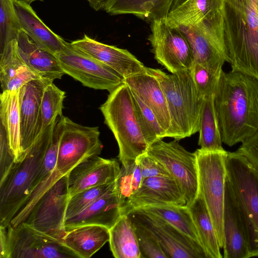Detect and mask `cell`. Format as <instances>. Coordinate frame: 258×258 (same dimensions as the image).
<instances>
[{
    "instance_id": "60d3db41",
    "label": "cell",
    "mask_w": 258,
    "mask_h": 258,
    "mask_svg": "<svg viewBox=\"0 0 258 258\" xmlns=\"http://www.w3.org/2000/svg\"><path fill=\"white\" fill-rule=\"evenodd\" d=\"M136 162L139 166L143 179L158 176H171L165 166L147 152L140 155Z\"/></svg>"
},
{
    "instance_id": "b9f144b4",
    "label": "cell",
    "mask_w": 258,
    "mask_h": 258,
    "mask_svg": "<svg viewBox=\"0 0 258 258\" xmlns=\"http://www.w3.org/2000/svg\"><path fill=\"white\" fill-rule=\"evenodd\" d=\"M15 158L9 147L5 131L0 125V181L9 173L14 164Z\"/></svg>"
},
{
    "instance_id": "e0dca14e",
    "label": "cell",
    "mask_w": 258,
    "mask_h": 258,
    "mask_svg": "<svg viewBox=\"0 0 258 258\" xmlns=\"http://www.w3.org/2000/svg\"><path fill=\"white\" fill-rule=\"evenodd\" d=\"M70 43L75 48L109 66L124 79L146 71L144 64L127 50L100 42L86 34Z\"/></svg>"
},
{
    "instance_id": "f546056e",
    "label": "cell",
    "mask_w": 258,
    "mask_h": 258,
    "mask_svg": "<svg viewBox=\"0 0 258 258\" xmlns=\"http://www.w3.org/2000/svg\"><path fill=\"white\" fill-rule=\"evenodd\" d=\"M187 206L208 258L222 257L211 216L200 192L198 191L195 199Z\"/></svg>"
},
{
    "instance_id": "484cf974",
    "label": "cell",
    "mask_w": 258,
    "mask_h": 258,
    "mask_svg": "<svg viewBox=\"0 0 258 258\" xmlns=\"http://www.w3.org/2000/svg\"><path fill=\"white\" fill-rule=\"evenodd\" d=\"M0 52L2 91L18 90L28 82L40 79L22 59L18 50L17 39L8 42Z\"/></svg>"
},
{
    "instance_id": "d4e9b609",
    "label": "cell",
    "mask_w": 258,
    "mask_h": 258,
    "mask_svg": "<svg viewBox=\"0 0 258 258\" xmlns=\"http://www.w3.org/2000/svg\"><path fill=\"white\" fill-rule=\"evenodd\" d=\"M18 48L29 69L40 79L53 82L64 74L55 55L34 43L23 30L17 39Z\"/></svg>"
},
{
    "instance_id": "8d00e7d4",
    "label": "cell",
    "mask_w": 258,
    "mask_h": 258,
    "mask_svg": "<svg viewBox=\"0 0 258 258\" xmlns=\"http://www.w3.org/2000/svg\"><path fill=\"white\" fill-rule=\"evenodd\" d=\"M132 93L143 135L150 146L157 139L165 138L166 133L153 112L135 94Z\"/></svg>"
},
{
    "instance_id": "ffe728a7",
    "label": "cell",
    "mask_w": 258,
    "mask_h": 258,
    "mask_svg": "<svg viewBox=\"0 0 258 258\" xmlns=\"http://www.w3.org/2000/svg\"><path fill=\"white\" fill-rule=\"evenodd\" d=\"M163 204L186 205L182 192L171 176L145 178L121 215L143 207Z\"/></svg>"
},
{
    "instance_id": "6da1fadb",
    "label": "cell",
    "mask_w": 258,
    "mask_h": 258,
    "mask_svg": "<svg viewBox=\"0 0 258 258\" xmlns=\"http://www.w3.org/2000/svg\"><path fill=\"white\" fill-rule=\"evenodd\" d=\"M223 143L231 147L258 131V81L239 72L223 71L214 95Z\"/></svg>"
},
{
    "instance_id": "8fae6325",
    "label": "cell",
    "mask_w": 258,
    "mask_h": 258,
    "mask_svg": "<svg viewBox=\"0 0 258 258\" xmlns=\"http://www.w3.org/2000/svg\"><path fill=\"white\" fill-rule=\"evenodd\" d=\"M64 72L84 86L109 93L124 83V79L115 70L67 43L55 55Z\"/></svg>"
},
{
    "instance_id": "7402d4cb",
    "label": "cell",
    "mask_w": 258,
    "mask_h": 258,
    "mask_svg": "<svg viewBox=\"0 0 258 258\" xmlns=\"http://www.w3.org/2000/svg\"><path fill=\"white\" fill-rule=\"evenodd\" d=\"M124 83L153 112L166 137L171 120L166 97L157 77L146 67L145 72L124 79Z\"/></svg>"
},
{
    "instance_id": "ee69618b",
    "label": "cell",
    "mask_w": 258,
    "mask_h": 258,
    "mask_svg": "<svg viewBox=\"0 0 258 258\" xmlns=\"http://www.w3.org/2000/svg\"><path fill=\"white\" fill-rule=\"evenodd\" d=\"M108 0H87L90 7L95 11L103 10Z\"/></svg>"
},
{
    "instance_id": "f6af8a7d",
    "label": "cell",
    "mask_w": 258,
    "mask_h": 258,
    "mask_svg": "<svg viewBox=\"0 0 258 258\" xmlns=\"http://www.w3.org/2000/svg\"><path fill=\"white\" fill-rule=\"evenodd\" d=\"M24 2H25L29 5H30L32 3L35 1H43V0H19Z\"/></svg>"
},
{
    "instance_id": "4316f807",
    "label": "cell",
    "mask_w": 258,
    "mask_h": 258,
    "mask_svg": "<svg viewBox=\"0 0 258 258\" xmlns=\"http://www.w3.org/2000/svg\"><path fill=\"white\" fill-rule=\"evenodd\" d=\"M19 95V89L2 91L0 95L1 124L5 131L15 163L25 157L22 147Z\"/></svg>"
},
{
    "instance_id": "f35d334b",
    "label": "cell",
    "mask_w": 258,
    "mask_h": 258,
    "mask_svg": "<svg viewBox=\"0 0 258 258\" xmlns=\"http://www.w3.org/2000/svg\"><path fill=\"white\" fill-rule=\"evenodd\" d=\"M195 86L204 97L214 95L223 71L194 63L190 70Z\"/></svg>"
},
{
    "instance_id": "8992f818",
    "label": "cell",
    "mask_w": 258,
    "mask_h": 258,
    "mask_svg": "<svg viewBox=\"0 0 258 258\" xmlns=\"http://www.w3.org/2000/svg\"><path fill=\"white\" fill-rule=\"evenodd\" d=\"M227 177L244 225L250 257L258 256V166L243 154L227 152Z\"/></svg>"
},
{
    "instance_id": "e575fe53",
    "label": "cell",
    "mask_w": 258,
    "mask_h": 258,
    "mask_svg": "<svg viewBox=\"0 0 258 258\" xmlns=\"http://www.w3.org/2000/svg\"><path fill=\"white\" fill-rule=\"evenodd\" d=\"M66 93L50 83L45 87L41 104V134L48 126L62 116Z\"/></svg>"
},
{
    "instance_id": "603a6c76",
    "label": "cell",
    "mask_w": 258,
    "mask_h": 258,
    "mask_svg": "<svg viewBox=\"0 0 258 258\" xmlns=\"http://www.w3.org/2000/svg\"><path fill=\"white\" fill-rule=\"evenodd\" d=\"M14 5L22 30L34 43L55 56L64 49L68 42L43 22L30 5L19 0H14Z\"/></svg>"
},
{
    "instance_id": "ba28073f",
    "label": "cell",
    "mask_w": 258,
    "mask_h": 258,
    "mask_svg": "<svg viewBox=\"0 0 258 258\" xmlns=\"http://www.w3.org/2000/svg\"><path fill=\"white\" fill-rule=\"evenodd\" d=\"M199 191L201 194L211 216L220 247L224 246L223 214L226 178L227 152L201 149L195 152Z\"/></svg>"
},
{
    "instance_id": "277c9868",
    "label": "cell",
    "mask_w": 258,
    "mask_h": 258,
    "mask_svg": "<svg viewBox=\"0 0 258 258\" xmlns=\"http://www.w3.org/2000/svg\"><path fill=\"white\" fill-rule=\"evenodd\" d=\"M99 109L117 143L122 165L133 163L150 145L143 135L131 90L123 83L109 93Z\"/></svg>"
},
{
    "instance_id": "52a82bcc",
    "label": "cell",
    "mask_w": 258,
    "mask_h": 258,
    "mask_svg": "<svg viewBox=\"0 0 258 258\" xmlns=\"http://www.w3.org/2000/svg\"><path fill=\"white\" fill-rule=\"evenodd\" d=\"M78 258L63 241L24 222L0 226V258Z\"/></svg>"
},
{
    "instance_id": "bcb514c9",
    "label": "cell",
    "mask_w": 258,
    "mask_h": 258,
    "mask_svg": "<svg viewBox=\"0 0 258 258\" xmlns=\"http://www.w3.org/2000/svg\"><path fill=\"white\" fill-rule=\"evenodd\" d=\"M256 10H257V14L258 16V0H256Z\"/></svg>"
},
{
    "instance_id": "d6a6232c",
    "label": "cell",
    "mask_w": 258,
    "mask_h": 258,
    "mask_svg": "<svg viewBox=\"0 0 258 258\" xmlns=\"http://www.w3.org/2000/svg\"><path fill=\"white\" fill-rule=\"evenodd\" d=\"M215 95V94H214ZM214 95L204 98L198 145L206 151H224L214 106Z\"/></svg>"
},
{
    "instance_id": "83f0119b",
    "label": "cell",
    "mask_w": 258,
    "mask_h": 258,
    "mask_svg": "<svg viewBox=\"0 0 258 258\" xmlns=\"http://www.w3.org/2000/svg\"><path fill=\"white\" fill-rule=\"evenodd\" d=\"M109 237L108 228L86 225L66 230L63 242L78 258H89L109 242Z\"/></svg>"
},
{
    "instance_id": "7a4b0ae2",
    "label": "cell",
    "mask_w": 258,
    "mask_h": 258,
    "mask_svg": "<svg viewBox=\"0 0 258 258\" xmlns=\"http://www.w3.org/2000/svg\"><path fill=\"white\" fill-rule=\"evenodd\" d=\"M227 62L232 71L258 81L256 0H223Z\"/></svg>"
},
{
    "instance_id": "4fadbf2b",
    "label": "cell",
    "mask_w": 258,
    "mask_h": 258,
    "mask_svg": "<svg viewBox=\"0 0 258 258\" xmlns=\"http://www.w3.org/2000/svg\"><path fill=\"white\" fill-rule=\"evenodd\" d=\"M70 195L68 174L58 179L38 200L23 222L63 241Z\"/></svg>"
},
{
    "instance_id": "ac0fdd59",
    "label": "cell",
    "mask_w": 258,
    "mask_h": 258,
    "mask_svg": "<svg viewBox=\"0 0 258 258\" xmlns=\"http://www.w3.org/2000/svg\"><path fill=\"white\" fill-rule=\"evenodd\" d=\"M120 169L116 159L98 156L90 158L68 174L70 198L86 189L114 182Z\"/></svg>"
},
{
    "instance_id": "cb8c5ba5",
    "label": "cell",
    "mask_w": 258,
    "mask_h": 258,
    "mask_svg": "<svg viewBox=\"0 0 258 258\" xmlns=\"http://www.w3.org/2000/svg\"><path fill=\"white\" fill-rule=\"evenodd\" d=\"M120 215L119 205L114 187L78 214L67 219L65 229L68 230L81 226L95 225L109 229Z\"/></svg>"
},
{
    "instance_id": "9a60e30c",
    "label": "cell",
    "mask_w": 258,
    "mask_h": 258,
    "mask_svg": "<svg viewBox=\"0 0 258 258\" xmlns=\"http://www.w3.org/2000/svg\"><path fill=\"white\" fill-rule=\"evenodd\" d=\"M223 0H174L167 17L174 26L200 24L224 38Z\"/></svg>"
},
{
    "instance_id": "ab89813d",
    "label": "cell",
    "mask_w": 258,
    "mask_h": 258,
    "mask_svg": "<svg viewBox=\"0 0 258 258\" xmlns=\"http://www.w3.org/2000/svg\"><path fill=\"white\" fill-rule=\"evenodd\" d=\"M131 220L137 234L142 258H168L154 235L138 222Z\"/></svg>"
},
{
    "instance_id": "9c48e42d",
    "label": "cell",
    "mask_w": 258,
    "mask_h": 258,
    "mask_svg": "<svg viewBox=\"0 0 258 258\" xmlns=\"http://www.w3.org/2000/svg\"><path fill=\"white\" fill-rule=\"evenodd\" d=\"M63 126L59 140L56 168L62 175L90 158L98 156L103 145L98 127L84 126L62 116Z\"/></svg>"
},
{
    "instance_id": "44dd1931",
    "label": "cell",
    "mask_w": 258,
    "mask_h": 258,
    "mask_svg": "<svg viewBox=\"0 0 258 258\" xmlns=\"http://www.w3.org/2000/svg\"><path fill=\"white\" fill-rule=\"evenodd\" d=\"M176 27L189 42L194 63L214 69H222L227 60L223 39L199 24Z\"/></svg>"
},
{
    "instance_id": "2e32d148",
    "label": "cell",
    "mask_w": 258,
    "mask_h": 258,
    "mask_svg": "<svg viewBox=\"0 0 258 258\" xmlns=\"http://www.w3.org/2000/svg\"><path fill=\"white\" fill-rule=\"evenodd\" d=\"M52 81L32 80L19 89L22 147L25 156L41 134V104L45 87Z\"/></svg>"
},
{
    "instance_id": "d6986e66",
    "label": "cell",
    "mask_w": 258,
    "mask_h": 258,
    "mask_svg": "<svg viewBox=\"0 0 258 258\" xmlns=\"http://www.w3.org/2000/svg\"><path fill=\"white\" fill-rule=\"evenodd\" d=\"M224 258L250 257L240 213L226 176L223 214Z\"/></svg>"
},
{
    "instance_id": "d590c367",
    "label": "cell",
    "mask_w": 258,
    "mask_h": 258,
    "mask_svg": "<svg viewBox=\"0 0 258 258\" xmlns=\"http://www.w3.org/2000/svg\"><path fill=\"white\" fill-rule=\"evenodd\" d=\"M22 30L14 0H0V50L8 42L17 39Z\"/></svg>"
},
{
    "instance_id": "7bdbcfd3",
    "label": "cell",
    "mask_w": 258,
    "mask_h": 258,
    "mask_svg": "<svg viewBox=\"0 0 258 258\" xmlns=\"http://www.w3.org/2000/svg\"><path fill=\"white\" fill-rule=\"evenodd\" d=\"M236 151L246 156L258 166V131L243 142Z\"/></svg>"
},
{
    "instance_id": "74e56055",
    "label": "cell",
    "mask_w": 258,
    "mask_h": 258,
    "mask_svg": "<svg viewBox=\"0 0 258 258\" xmlns=\"http://www.w3.org/2000/svg\"><path fill=\"white\" fill-rule=\"evenodd\" d=\"M115 181L91 187L79 192L69 199L66 213V220L78 214L96 200L114 187Z\"/></svg>"
},
{
    "instance_id": "3957f363",
    "label": "cell",
    "mask_w": 258,
    "mask_h": 258,
    "mask_svg": "<svg viewBox=\"0 0 258 258\" xmlns=\"http://www.w3.org/2000/svg\"><path fill=\"white\" fill-rule=\"evenodd\" d=\"M164 91L171 124L166 137L179 140L199 132L204 98L198 92L190 70L167 74L148 68Z\"/></svg>"
},
{
    "instance_id": "836d02e7",
    "label": "cell",
    "mask_w": 258,
    "mask_h": 258,
    "mask_svg": "<svg viewBox=\"0 0 258 258\" xmlns=\"http://www.w3.org/2000/svg\"><path fill=\"white\" fill-rule=\"evenodd\" d=\"M143 180L139 166L136 161L126 166L121 165L114 187L120 213L140 187Z\"/></svg>"
},
{
    "instance_id": "4dcf8cb0",
    "label": "cell",
    "mask_w": 258,
    "mask_h": 258,
    "mask_svg": "<svg viewBox=\"0 0 258 258\" xmlns=\"http://www.w3.org/2000/svg\"><path fill=\"white\" fill-rule=\"evenodd\" d=\"M110 250L115 258H142L132 221L122 214L109 229Z\"/></svg>"
},
{
    "instance_id": "5bb4252c",
    "label": "cell",
    "mask_w": 258,
    "mask_h": 258,
    "mask_svg": "<svg viewBox=\"0 0 258 258\" xmlns=\"http://www.w3.org/2000/svg\"><path fill=\"white\" fill-rule=\"evenodd\" d=\"M127 215L154 235L168 258H208L200 243L161 217L141 209H134Z\"/></svg>"
},
{
    "instance_id": "30bf717a",
    "label": "cell",
    "mask_w": 258,
    "mask_h": 258,
    "mask_svg": "<svg viewBox=\"0 0 258 258\" xmlns=\"http://www.w3.org/2000/svg\"><path fill=\"white\" fill-rule=\"evenodd\" d=\"M177 141L166 142L158 139L149 147L147 153L165 166L181 189L188 206L199 191L196 155L195 152L186 150Z\"/></svg>"
},
{
    "instance_id": "f1b7e54d",
    "label": "cell",
    "mask_w": 258,
    "mask_h": 258,
    "mask_svg": "<svg viewBox=\"0 0 258 258\" xmlns=\"http://www.w3.org/2000/svg\"><path fill=\"white\" fill-rule=\"evenodd\" d=\"M174 0H108L103 10L112 15L132 14L150 22L167 18Z\"/></svg>"
},
{
    "instance_id": "1f68e13d",
    "label": "cell",
    "mask_w": 258,
    "mask_h": 258,
    "mask_svg": "<svg viewBox=\"0 0 258 258\" xmlns=\"http://www.w3.org/2000/svg\"><path fill=\"white\" fill-rule=\"evenodd\" d=\"M138 209L161 217L185 235L201 244L191 213L187 206L174 204L154 205Z\"/></svg>"
},
{
    "instance_id": "5b68a950",
    "label": "cell",
    "mask_w": 258,
    "mask_h": 258,
    "mask_svg": "<svg viewBox=\"0 0 258 258\" xmlns=\"http://www.w3.org/2000/svg\"><path fill=\"white\" fill-rule=\"evenodd\" d=\"M47 126L20 162L0 181V226L7 227L30 196L56 123Z\"/></svg>"
},
{
    "instance_id": "7c38bea8",
    "label": "cell",
    "mask_w": 258,
    "mask_h": 258,
    "mask_svg": "<svg viewBox=\"0 0 258 258\" xmlns=\"http://www.w3.org/2000/svg\"><path fill=\"white\" fill-rule=\"evenodd\" d=\"M151 25L148 39L157 62L171 74L190 70L194 63L189 42L182 32L166 18Z\"/></svg>"
}]
</instances>
